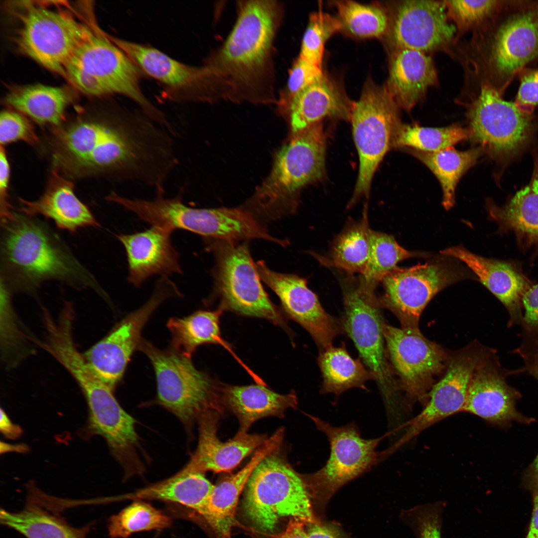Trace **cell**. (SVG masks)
Segmentation results:
<instances>
[{
    "instance_id": "32",
    "label": "cell",
    "mask_w": 538,
    "mask_h": 538,
    "mask_svg": "<svg viewBox=\"0 0 538 538\" xmlns=\"http://www.w3.org/2000/svg\"><path fill=\"white\" fill-rule=\"evenodd\" d=\"M220 400L221 404L227 406L238 419L239 432H247L254 422L262 418L282 416L285 410L295 409L298 404L295 392L280 394L260 384L221 386Z\"/></svg>"
},
{
    "instance_id": "11",
    "label": "cell",
    "mask_w": 538,
    "mask_h": 538,
    "mask_svg": "<svg viewBox=\"0 0 538 538\" xmlns=\"http://www.w3.org/2000/svg\"><path fill=\"white\" fill-rule=\"evenodd\" d=\"M342 288L343 332L352 340L361 360L373 373L387 407L394 410L401 404L398 398L400 389L387 359L383 332L384 321L375 289L360 279L358 282H344Z\"/></svg>"
},
{
    "instance_id": "50",
    "label": "cell",
    "mask_w": 538,
    "mask_h": 538,
    "mask_svg": "<svg viewBox=\"0 0 538 538\" xmlns=\"http://www.w3.org/2000/svg\"><path fill=\"white\" fill-rule=\"evenodd\" d=\"M516 77L520 86L514 103L522 111L532 114L538 105V68L525 67Z\"/></svg>"
},
{
    "instance_id": "58",
    "label": "cell",
    "mask_w": 538,
    "mask_h": 538,
    "mask_svg": "<svg viewBox=\"0 0 538 538\" xmlns=\"http://www.w3.org/2000/svg\"><path fill=\"white\" fill-rule=\"evenodd\" d=\"M3 444L4 445V447H8L9 448H7V449H6L5 450H4L3 451V452H6V451H9V450L19 451L21 452V451H23V450H25V449L24 448L25 447H24L23 446H20V445H17V446H15V445L10 446L9 444H6V443H3Z\"/></svg>"
},
{
    "instance_id": "38",
    "label": "cell",
    "mask_w": 538,
    "mask_h": 538,
    "mask_svg": "<svg viewBox=\"0 0 538 538\" xmlns=\"http://www.w3.org/2000/svg\"><path fill=\"white\" fill-rule=\"evenodd\" d=\"M407 150L438 179L443 191L442 204L447 210L454 204L455 188L461 177L484 153L479 146L462 151L452 147L431 152L412 148Z\"/></svg>"
},
{
    "instance_id": "1",
    "label": "cell",
    "mask_w": 538,
    "mask_h": 538,
    "mask_svg": "<svg viewBox=\"0 0 538 538\" xmlns=\"http://www.w3.org/2000/svg\"><path fill=\"white\" fill-rule=\"evenodd\" d=\"M144 113L126 109L55 128L53 160L71 176L95 175L162 189L179 163L173 136Z\"/></svg>"
},
{
    "instance_id": "16",
    "label": "cell",
    "mask_w": 538,
    "mask_h": 538,
    "mask_svg": "<svg viewBox=\"0 0 538 538\" xmlns=\"http://www.w3.org/2000/svg\"><path fill=\"white\" fill-rule=\"evenodd\" d=\"M307 416L326 436L330 446L325 464L314 473L303 474L311 493L330 495L370 470L381 458L383 454L376 449L384 437L366 439L354 422L334 426L317 417Z\"/></svg>"
},
{
    "instance_id": "19",
    "label": "cell",
    "mask_w": 538,
    "mask_h": 538,
    "mask_svg": "<svg viewBox=\"0 0 538 538\" xmlns=\"http://www.w3.org/2000/svg\"><path fill=\"white\" fill-rule=\"evenodd\" d=\"M175 294L180 295L175 285L168 277H161L143 306L127 315L85 353L86 361L101 380L113 389L120 382L133 353L137 350L143 327L162 302Z\"/></svg>"
},
{
    "instance_id": "23",
    "label": "cell",
    "mask_w": 538,
    "mask_h": 538,
    "mask_svg": "<svg viewBox=\"0 0 538 538\" xmlns=\"http://www.w3.org/2000/svg\"><path fill=\"white\" fill-rule=\"evenodd\" d=\"M484 350L464 351L454 356L443 378L433 385L422 410L406 424V430L394 450L442 419L462 411L469 386Z\"/></svg>"
},
{
    "instance_id": "35",
    "label": "cell",
    "mask_w": 538,
    "mask_h": 538,
    "mask_svg": "<svg viewBox=\"0 0 538 538\" xmlns=\"http://www.w3.org/2000/svg\"><path fill=\"white\" fill-rule=\"evenodd\" d=\"M214 487L203 473L176 474L122 498L157 500L177 503L192 509L201 515Z\"/></svg>"
},
{
    "instance_id": "47",
    "label": "cell",
    "mask_w": 538,
    "mask_h": 538,
    "mask_svg": "<svg viewBox=\"0 0 538 538\" xmlns=\"http://www.w3.org/2000/svg\"><path fill=\"white\" fill-rule=\"evenodd\" d=\"M522 306L521 342L513 352L524 360L538 354V283H535L526 292Z\"/></svg>"
},
{
    "instance_id": "8",
    "label": "cell",
    "mask_w": 538,
    "mask_h": 538,
    "mask_svg": "<svg viewBox=\"0 0 538 538\" xmlns=\"http://www.w3.org/2000/svg\"><path fill=\"white\" fill-rule=\"evenodd\" d=\"M156 191L151 200L117 195L116 204L136 215L143 221L168 229L190 231L206 239L230 242L250 239L255 229L251 214L243 208H196L186 205L181 192L172 198Z\"/></svg>"
},
{
    "instance_id": "30",
    "label": "cell",
    "mask_w": 538,
    "mask_h": 538,
    "mask_svg": "<svg viewBox=\"0 0 538 538\" xmlns=\"http://www.w3.org/2000/svg\"><path fill=\"white\" fill-rule=\"evenodd\" d=\"M354 104L342 86L324 73L292 100L286 118L290 135L326 118L350 120Z\"/></svg>"
},
{
    "instance_id": "48",
    "label": "cell",
    "mask_w": 538,
    "mask_h": 538,
    "mask_svg": "<svg viewBox=\"0 0 538 538\" xmlns=\"http://www.w3.org/2000/svg\"><path fill=\"white\" fill-rule=\"evenodd\" d=\"M442 506L435 503L406 511L407 522L417 538H440Z\"/></svg>"
},
{
    "instance_id": "12",
    "label": "cell",
    "mask_w": 538,
    "mask_h": 538,
    "mask_svg": "<svg viewBox=\"0 0 538 538\" xmlns=\"http://www.w3.org/2000/svg\"><path fill=\"white\" fill-rule=\"evenodd\" d=\"M399 108L384 86L371 79L367 80L359 100L354 102L350 120L359 169L350 206L359 198L368 196L379 164L393 147L401 124Z\"/></svg>"
},
{
    "instance_id": "46",
    "label": "cell",
    "mask_w": 538,
    "mask_h": 538,
    "mask_svg": "<svg viewBox=\"0 0 538 538\" xmlns=\"http://www.w3.org/2000/svg\"><path fill=\"white\" fill-rule=\"evenodd\" d=\"M323 74L322 67L298 56L289 72L286 84L278 94L276 104L278 113L286 119L293 99Z\"/></svg>"
},
{
    "instance_id": "13",
    "label": "cell",
    "mask_w": 538,
    "mask_h": 538,
    "mask_svg": "<svg viewBox=\"0 0 538 538\" xmlns=\"http://www.w3.org/2000/svg\"><path fill=\"white\" fill-rule=\"evenodd\" d=\"M205 241L215 256V288L220 308L283 326L281 313L262 284L248 245L212 239Z\"/></svg>"
},
{
    "instance_id": "49",
    "label": "cell",
    "mask_w": 538,
    "mask_h": 538,
    "mask_svg": "<svg viewBox=\"0 0 538 538\" xmlns=\"http://www.w3.org/2000/svg\"><path fill=\"white\" fill-rule=\"evenodd\" d=\"M23 141L35 144L38 138L31 124L18 113L4 110L0 117L1 145L14 141Z\"/></svg>"
},
{
    "instance_id": "17",
    "label": "cell",
    "mask_w": 538,
    "mask_h": 538,
    "mask_svg": "<svg viewBox=\"0 0 538 538\" xmlns=\"http://www.w3.org/2000/svg\"><path fill=\"white\" fill-rule=\"evenodd\" d=\"M465 277L463 270L442 261L397 267L381 281L380 303L397 316L403 327L418 328L421 313L434 295Z\"/></svg>"
},
{
    "instance_id": "2",
    "label": "cell",
    "mask_w": 538,
    "mask_h": 538,
    "mask_svg": "<svg viewBox=\"0 0 538 538\" xmlns=\"http://www.w3.org/2000/svg\"><path fill=\"white\" fill-rule=\"evenodd\" d=\"M235 24L205 64L224 79L228 101L276 104L273 45L284 16L283 5L274 0H244L237 3Z\"/></svg>"
},
{
    "instance_id": "7",
    "label": "cell",
    "mask_w": 538,
    "mask_h": 538,
    "mask_svg": "<svg viewBox=\"0 0 538 538\" xmlns=\"http://www.w3.org/2000/svg\"><path fill=\"white\" fill-rule=\"evenodd\" d=\"M311 495L303 474L274 451L252 472L245 487L244 509L257 529L269 534L284 518L314 522Z\"/></svg>"
},
{
    "instance_id": "57",
    "label": "cell",
    "mask_w": 538,
    "mask_h": 538,
    "mask_svg": "<svg viewBox=\"0 0 538 538\" xmlns=\"http://www.w3.org/2000/svg\"><path fill=\"white\" fill-rule=\"evenodd\" d=\"M524 361V366L521 368L523 372L528 373L538 381V354L531 356Z\"/></svg>"
},
{
    "instance_id": "29",
    "label": "cell",
    "mask_w": 538,
    "mask_h": 538,
    "mask_svg": "<svg viewBox=\"0 0 538 538\" xmlns=\"http://www.w3.org/2000/svg\"><path fill=\"white\" fill-rule=\"evenodd\" d=\"M283 436L282 430H277L255 451L251 459L243 468L214 485L201 515L218 537L231 538V531L238 524L236 519V512L240 495L255 468L266 456L276 450L281 443Z\"/></svg>"
},
{
    "instance_id": "34",
    "label": "cell",
    "mask_w": 538,
    "mask_h": 538,
    "mask_svg": "<svg viewBox=\"0 0 538 538\" xmlns=\"http://www.w3.org/2000/svg\"><path fill=\"white\" fill-rule=\"evenodd\" d=\"M5 100L38 124L57 128L62 125L70 98L63 88L34 84L12 89Z\"/></svg>"
},
{
    "instance_id": "59",
    "label": "cell",
    "mask_w": 538,
    "mask_h": 538,
    "mask_svg": "<svg viewBox=\"0 0 538 538\" xmlns=\"http://www.w3.org/2000/svg\"></svg>"
},
{
    "instance_id": "54",
    "label": "cell",
    "mask_w": 538,
    "mask_h": 538,
    "mask_svg": "<svg viewBox=\"0 0 538 538\" xmlns=\"http://www.w3.org/2000/svg\"><path fill=\"white\" fill-rule=\"evenodd\" d=\"M0 430L5 437L9 439L17 438L22 432L20 427L12 422L2 408L0 409Z\"/></svg>"
},
{
    "instance_id": "27",
    "label": "cell",
    "mask_w": 538,
    "mask_h": 538,
    "mask_svg": "<svg viewBox=\"0 0 538 538\" xmlns=\"http://www.w3.org/2000/svg\"><path fill=\"white\" fill-rule=\"evenodd\" d=\"M389 74L384 85L399 108L410 111L438 84L430 54L406 48L388 49Z\"/></svg>"
},
{
    "instance_id": "15",
    "label": "cell",
    "mask_w": 538,
    "mask_h": 538,
    "mask_svg": "<svg viewBox=\"0 0 538 538\" xmlns=\"http://www.w3.org/2000/svg\"><path fill=\"white\" fill-rule=\"evenodd\" d=\"M384 5L389 20L384 38L388 49L451 54L456 44V29L448 18L444 0H403Z\"/></svg>"
},
{
    "instance_id": "56",
    "label": "cell",
    "mask_w": 538,
    "mask_h": 538,
    "mask_svg": "<svg viewBox=\"0 0 538 538\" xmlns=\"http://www.w3.org/2000/svg\"><path fill=\"white\" fill-rule=\"evenodd\" d=\"M526 538H538V494L534 496L532 517Z\"/></svg>"
},
{
    "instance_id": "3",
    "label": "cell",
    "mask_w": 538,
    "mask_h": 538,
    "mask_svg": "<svg viewBox=\"0 0 538 538\" xmlns=\"http://www.w3.org/2000/svg\"><path fill=\"white\" fill-rule=\"evenodd\" d=\"M453 56L469 81L503 96L518 72L538 62V0H502L498 9Z\"/></svg>"
},
{
    "instance_id": "18",
    "label": "cell",
    "mask_w": 538,
    "mask_h": 538,
    "mask_svg": "<svg viewBox=\"0 0 538 538\" xmlns=\"http://www.w3.org/2000/svg\"><path fill=\"white\" fill-rule=\"evenodd\" d=\"M386 352L400 378L407 407L424 400L433 377L444 366L445 356L437 345L426 339L418 328H397L383 324Z\"/></svg>"
},
{
    "instance_id": "33",
    "label": "cell",
    "mask_w": 538,
    "mask_h": 538,
    "mask_svg": "<svg viewBox=\"0 0 538 538\" xmlns=\"http://www.w3.org/2000/svg\"><path fill=\"white\" fill-rule=\"evenodd\" d=\"M34 496L31 494L19 511L1 509V523L27 538H86L90 525L80 528L71 526L59 515L48 510L44 502H40Z\"/></svg>"
},
{
    "instance_id": "42",
    "label": "cell",
    "mask_w": 538,
    "mask_h": 538,
    "mask_svg": "<svg viewBox=\"0 0 538 538\" xmlns=\"http://www.w3.org/2000/svg\"><path fill=\"white\" fill-rule=\"evenodd\" d=\"M469 136L468 129L456 125L436 128L401 123L396 134L393 147H411L421 151L435 152L451 147Z\"/></svg>"
},
{
    "instance_id": "24",
    "label": "cell",
    "mask_w": 538,
    "mask_h": 538,
    "mask_svg": "<svg viewBox=\"0 0 538 538\" xmlns=\"http://www.w3.org/2000/svg\"><path fill=\"white\" fill-rule=\"evenodd\" d=\"M441 253L464 263L500 300L509 314L508 327L520 325L523 315V297L535 284L525 273L521 263L485 258L461 246L447 248Z\"/></svg>"
},
{
    "instance_id": "5",
    "label": "cell",
    "mask_w": 538,
    "mask_h": 538,
    "mask_svg": "<svg viewBox=\"0 0 538 538\" xmlns=\"http://www.w3.org/2000/svg\"><path fill=\"white\" fill-rule=\"evenodd\" d=\"M325 149L320 123L291 135L276 153L269 174L244 207L257 218L269 220L294 212L300 190L324 175Z\"/></svg>"
},
{
    "instance_id": "10",
    "label": "cell",
    "mask_w": 538,
    "mask_h": 538,
    "mask_svg": "<svg viewBox=\"0 0 538 538\" xmlns=\"http://www.w3.org/2000/svg\"><path fill=\"white\" fill-rule=\"evenodd\" d=\"M475 92L467 104L469 138L497 161H510L530 143L538 120L490 87L482 86Z\"/></svg>"
},
{
    "instance_id": "44",
    "label": "cell",
    "mask_w": 538,
    "mask_h": 538,
    "mask_svg": "<svg viewBox=\"0 0 538 538\" xmlns=\"http://www.w3.org/2000/svg\"><path fill=\"white\" fill-rule=\"evenodd\" d=\"M448 19L456 29V44L463 34L474 32L494 15L502 0H444Z\"/></svg>"
},
{
    "instance_id": "25",
    "label": "cell",
    "mask_w": 538,
    "mask_h": 538,
    "mask_svg": "<svg viewBox=\"0 0 538 538\" xmlns=\"http://www.w3.org/2000/svg\"><path fill=\"white\" fill-rule=\"evenodd\" d=\"M218 410L205 411L197 420L199 437L197 448L188 463L177 474L191 472H229L267 440L265 435L239 432L222 442L217 436Z\"/></svg>"
},
{
    "instance_id": "41",
    "label": "cell",
    "mask_w": 538,
    "mask_h": 538,
    "mask_svg": "<svg viewBox=\"0 0 538 538\" xmlns=\"http://www.w3.org/2000/svg\"><path fill=\"white\" fill-rule=\"evenodd\" d=\"M369 239L368 262L360 279L367 285L375 289L378 283L397 268V265L399 262L411 258L427 256L421 253L404 249L392 235L371 229Z\"/></svg>"
},
{
    "instance_id": "22",
    "label": "cell",
    "mask_w": 538,
    "mask_h": 538,
    "mask_svg": "<svg viewBox=\"0 0 538 538\" xmlns=\"http://www.w3.org/2000/svg\"><path fill=\"white\" fill-rule=\"evenodd\" d=\"M521 373V368H503L495 352L485 350L470 381L462 411L499 425L512 421L531 422L532 419L516 409L521 394L507 381L508 377Z\"/></svg>"
},
{
    "instance_id": "21",
    "label": "cell",
    "mask_w": 538,
    "mask_h": 538,
    "mask_svg": "<svg viewBox=\"0 0 538 538\" xmlns=\"http://www.w3.org/2000/svg\"><path fill=\"white\" fill-rule=\"evenodd\" d=\"M256 267L261 279L277 295L286 315L310 335L321 350L332 346L343 332L341 321L329 314L305 279L269 269L264 261Z\"/></svg>"
},
{
    "instance_id": "53",
    "label": "cell",
    "mask_w": 538,
    "mask_h": 538,
    "mask_svg": "<svg viewBox=\"0 0 538 538\" xmlns=\"http://www.w3.org/2000/svg\"><path fill=\"white\" fill-rule=\"evenodd\" d=\"M309 524L307 532L308 538H342L339 532L330 526L320 525L315 522Z\"/></svg>"
},
{
    "instance_id": "39",
    "label": "cell",
    "mask_w": 538,
    "mask_h": 538,
    "mask_svg": "<svg viewBox=\"0 0 538 538\" xmlns=\"http://www.w3.org/2000/svg\"><path fill=\"white\" fill-rule=\"evenodd\" d=\"M367 211L362 218L350 221L334 241L327 257L317 256L319 262L348 272L362 274L369 253V231Z\"/></svg>"
},
{
    "instance_id": "45",
    "label": "cell",
    "mask_w": 538,
    "mask_h": 538,
    "mask_svg": "<svg viewBox=\"0 0 538 538\" xmlns=\"http://www.w3.org/2000/svg\"><path fill=\"white\" fill-rule=\"evenodd\" d=\"M340 31L342 25L337 17L321 10L311 13L302 37L299 57L322 67L325 44Z\"/></svg>"
},
{
    "instance_id": "26",
    "label": "cell",
    "mask_w": 538,
    "mask_h": 538,
    "mask_svg": "<svg viewBox=\"0 0 538 538\" xmlns=\"http://www.w3.org/2000/svg\"><path fill=\"white\" fill-rule=\"evenodd\" d=\"M172 232L151 226L140 232L116 235L126 250L130 283L139 287L154 275L182 273L178 253L171 243Z\"/></svg>"
},
{
    "instance_id": "52",
    "label": "cell",
    "mask_w": 538,
    "mask_h": 538,
    "mask_svg": "<svg viewBox=\"0 0 538 538\" xmlns=\"http://www.w3.org/2000/svg\"><path fill=\"white\" fill-rule=\"evenodd\" d=\"M304 523L299 520L290 519L283 531L270 534L269 536L271 538H308L304 529Z\"/></svg>"
},
{
    "instance_id": "31",
    "label": "cell",
    "mask_w": 538,
    "mask_h": 538,
    "mask_svg": "<svg viewBox=\"0 0 538 538\" xmlns=\"http://www.w3.org/2000/svg\"><path fill=\"white\" fill-rule=\"evenodd\" d=\"M72 183L55 169L52 172L47 187L35 201L19 199L21 212L33 217L41 215L52 220L57 226L71 233L86 227H99V222L88 207L74 192Z\"/></svg>"
},
{
    "instance_id": "40",
    "label": "cell",
    "mask_w": 538,
    "mask_h": 538,
    "mask_svg": "<svg viewBox=\"0 0 538 538\" xmlns=\"http://www.w3.org/2000/svg\"><path fill=\"white\" fill-rule=\"evenodd\" d=\"M342 30L361 38H384L389 27V15L384 4H364L352 0H335Z\"/></svg>"
},
{
    "instance_id": "9",
    "label": "cell",
    "mask_w": 538,
    "mask_h": 538,
    "mask_svg": "<svg viewBox=\"0 0 538 538\" xmlns=\"http://www.w3.org/2000/svg\"><path fill=\"white\" fill-rule=\"evenodd\" d=\"M137 350L149 359L157 384L156 402L187 427L208 410H219L220 386L191 359L171 348L159 349L141 338Z\"/></svg>"
},
{
    "instance_id": "51",
    "label": "cell",
    "mask_w": 538,
    "mask_h": 538,
    "mask_svg": "<svg viewBox=\"0 0 538 538\" xmlns=\"http://www.w3.org/2000/svg\"><path fill=\"white\" fill-rule=\"evenodd\" d=\"M10 175V168L4 149L0 150V203L1 221L11 218L14 213L8 202L7 190Z\"/></svg>"
},
{
    "instance_id": "14",
    "label": "cell",
    "mask_w": 538,
    "mask_h": 538,
    "mask_svg": "<svg viewBox=\"0 0 538 538\" xmlns=\"http://www.w3.org/2000/svg\"><path fill=\"white\" fill-rule=\"evenodd\" d=\"M92 31L66 12L30 5L20 16L15 41L21 52L64 76L67 63Z\"/></svg>"
},
{
    "instance_id": "37",
    "label": "cell",
    "mask_w": 538,
    "mask_h": 538,
    "mask_svg": "<svg viewBox=\"0 0 538 538\" xmlns=\"http://www.w3.org/2000/svg\"><path fill=\"white\" fill-rule=\"evenodd\" d=\"M318 363L322 376V394L338 396L353 388L366 390L365 383L374 380L361 359L352 358L344 344L321 350Z\"/></svg>"
},
{
    "instance_id": "6",
    "label": "cell",
    "mask_w": 538,
    "mask_h": 538,
    "mask_svg": "<svg viewBox=\"0 0 538 538\" xmlns=\"http://www.w3.org/2000/svg\"><path fill=\"white\" fill-rule=\"evenodd\" d=\"M139 70L110 38L92 30L67 63L64 76L77 89L89 95L125 96L153 121L162 124L166 116L146 98L140 89Z\"/></svg>"
},
{
    "instance_id": "43",
    "label": "cell",
    "mask_w": 538,
    "mask_h": 538,
    "mask_svg": "<svg viewBox=\"0 0 538 538\" xmlns=\"http://www.w3.org/2000/svg\"><path fill=\"white\" fill-rule=\"evenodd\" d=\"M168 517L151 505L136 501L109 520L108 532L111 538H126L134 533L168 527Z\"/></svg>"
},
{
    "instance_id": "28",
    "label": "cell",
    "mask_w": 538,
    "mask_h": 538,
    "mask_svg": "<svg viewBox=\"0 0 538 538\" xmlns=\"http://www.w3.org/2000/svg\"><path fill=\"white\" fill-rule=\"evenodd\" d=\"M490 219L498 226L497 233L513 232L519 249H533L532 260L538 255V149L535 151L534 166L529 183L512 196L502 206L490 199L486 201Z\"/></svg>"
},
{
    "instance_id": "4",
    "label": "cell",
    "mask_w": 538,
    "mask_h": 538,
    "mask_svg": "<svg viewBox=\"0 0 538 538\" xmlns=\"http://www.w3.org/2000/svg\"><path fill=\"white\" fill-rule=\"evenodd\" d=\"M2 279L22 290H32L48 280L103 291L59 236L41 221L14 213L1 221Z\"/></svg>"
},
{
    "instance_id": "55",
    "label": "cell",
    "mask_w": 538,
    "mask_h": 538,
    "mask_svg": "<svg viewBox=\"0 0 538 538\" xmlns=\"http://www.w3.org/2000/svg\"><path fill=\"white\" fill-rule=\"evenodd\" d=\"M526 479L535 495L538 494V454L527 471Z\"/></svg>"
},
{
    "instance_id": "20",
    "label": "cell",
    "mask_w": 538,
    "mask_h": 538,
    "mask_svg": "<svg viewBox=\"0 0 538 538\" xmlns=\"http://www.w3.org/2000/svg\"><path fill=\"white\" fill-rule=\"evenodd\" d=\"M137 67L171 91L187 89L191 101L215 103L221 101L225 84L209 66H193L178 61L152 47L110 37Z\"/></svg>"
},
{
    "instance_id": "36",
    "label": "cell",
    "mask_w": 538,
    "mask_h": 538,
    "mask_svg": "<svg viewBox=\"0 0 538 538\" xmlns=\"http://www.w3.org/2000/svg\"><path fill=\"white\" fill-rule=\"evenodd\" d=\"M223 309L198 310L183 318L169 319L167 327L171 335V349L187 358L200 345L205 344H219L233 355L230 346L221 335L220 317Z\"/></svg>"
}]
</instances>
